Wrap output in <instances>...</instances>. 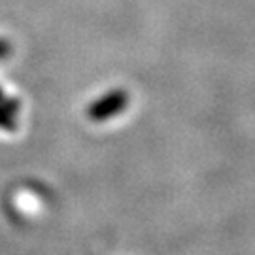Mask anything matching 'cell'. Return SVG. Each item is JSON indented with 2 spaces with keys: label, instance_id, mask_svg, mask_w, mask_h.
Wrapping results in <instances>:
<instances>
[{
  "label": "cell",
  "instance_id": "6da1fadb",
  "mask_svg": "<svg viewBox=\"0 0 255 255\" xmlns=\"http://www.w3.org/2000/svg\"><path fill=\"white\" fill-rule=\"evenodd\" d=\"M128 97L123 91H114L108 97H104L99 104H95L91 116L95 119H108L110 116H116L127 106Z\"/></svg>",
  "mask_w": 255,
  "mask_h": 255
}]
</instances>
